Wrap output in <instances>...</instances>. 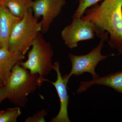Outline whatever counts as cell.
Returning a JSON list of instances; mask_svg holds the SVG:
<instances>
[{
    "label": "cell",
    "instance_id": "6da1fadb",
    "mask_svg": "<svg viewBox=\"0 0 122 122\" xmlns=\"http://www.w3.org/2000/svg\"><path fill=\"white\" fill-rule=\"evenodd\" d=\"M82 18L93 23L97 37L107 32L109 46L122 55V0H103L87 9Z\"/></svg>",
    "mask_w": 122,
    "mask_h": 122
},
{
    "label": "cell",
    "instance_id": "7a4b0ae2",
    "mask_svg": "<svg viewBox=\"0 0 122 122\" xmlns=\"http://www.w3.org/2000/svg\"><path fill=\"white\" fill-rule=\"evenodd\" d=\"M18 63L13 67L5 87L7 98L20 107H24L28 102V96L41 86L38 74H31L29 70Z\"/></svg>",
    "mask_w": 122,
    "mask_h": 122
},
{
    "label": "cell",
    "instance_id": "3957f363",
    "mask_svg": "<svg viewBox=\"0 0 122 122\" xmlns=\"http://www.w3.org/2000/svg\"><path fill=\"white\" fill-rule=\"evenodd\" d=\"M34 15L32 8L29 10L13 30L9 41L8 49L12 52L25 55L34 40L41 32L42 24Z\"/></svg>",
    "mask_w": 122,
    "mask_h": 122
},
{
    "label": "cell",
    "instance_id": "277c9868",
    "mask_svg": "<svg viewBox=\"0 0 122 122\" xmlns=\"http://www.w3.org/2000/svg\"><path fill=\"white\" fill-rule=\"evenodd\" d=\"M28 51V59L20 62L22 67L29 70L31 74H38L41 83L45 81V76L54 70L52 58L54 55L51 44L45 41L39 33Z\"/></svg>",
    "mask_w": 122,
    "mask_h": 122
},
{
    "label": "cell",
    "instance_id": "5b68a950",
    "mask_svg": "<svg viewBox=\"0 0 122 122\" xmlns=\"http://www.w3.org/2000/svg\"><path fill=\"white\" fill-rule=\"evenodd\" d=\"M108 33L105 32L100 37V40L98 45L93 48L91 52L84 55H77L70 53L68 57L72 63V69L68 74L62 76L63 79L68 84L70 78L73 75L79 76L84 73H89L93 77L96 78L99 75L96 74L95 69L98 63L108 57L114 56V54L103 55L102 51L105 41H109Z\"/></svg>",
    "mask_w": 122,
    "mask_h": 122
},
{
    "label": "cell",
    "instance_id": "8992f818",
    "mask_svg": "<svg viewBox=\"0 0 122 122\" xmlns=\"http://www.w3.org/2000/svg\"><path fill=\"white\" fill-rule=\"evenodd\" d=\"M71 23L61 32L62 39L70 49L76 48L78 42L93 39L96 36L94 24L82 17L72 18Z\"/></svg>",
    "mask_w": 122,
    "mask_h": 122
},
{
    "label": "cell",
    "instance_id": "52a82bcc",
    "mask_svg": "<svg viewBox=\"0 0 122 122\" xmlns=\"http://www.w3.org/2000/svg\"><path fill=\"white\" fill-rule=\"evenodd\" d=\"M66 0H35L31 8L37 18L42 17L41 32L49 31L51 24L61 12L66 4Z\"/></svg>",
    "mask_w": 122,
    "mask_h": 122
},
{
    "label": "cell",
    "instance_id": "ba28073f",
    "mask_svg": "<svg viewBox=\"0 0 122 122\" xmlns=\"http://www.w3.org/2000/svg\"><path fill=\"white\" fill-rule=\"evenodd\" d=\"M54 70L57 74V79L55 82H51L45 79V81L49 82L55 87L59 97L60 108L58 114L51 120V122H70L68 114V106L69 96L67 91V83L63 79L60 71V64L56 61L53 64Z\"/></svg>",
    "mask_w": 122,
    "mask_h": 122
},
{
    "label": "cell",
    "instance_id": "9c48e42d",
    "mask_svg": "<svg viewBox=\"0 0 122 122\" xmlns=\"http://www.w3.org/2000/svg\"><path fill=\"white\" fill-rule=\"evenodd\" d=\"M25 59V55L12 52L8 48H0V80L5 86L15 65Z\"/></svg>",
    "mask_w": 122,
    "mask_h": 122
},
{
    "label": "cell",
    "instance_id": "30bf717a",
    "mask_svg": "<svg viewBox=\"0 0 122 122\" xmlns=\"http://www.w3.org/2000/svg\"><path fill=\"white\" fill-rule=\"evenodd\" d=\"M21 20L3 5H0V48H8L10 35L15 25Z\"/></svg>",
    "mask_w": 122,
    "mask_h": 122
},
{
    "label": "cell",
    "instance_id": "8fae6325",
    "mask_svg": "<svg viewBox=\"0 0 122 122\" xmlns=\"http://www.w3.org/2000/svg\"><path fill=\"white\" fill-rule=\"evenodd\" d=\"M94 85L108 86L122 94V71L112 73L103 77L99 76L97 78L92 79L90 81H81L78 91L79 93H83Z\"/></svg>",
    "mask_w": 122,
    "mask_h": 122
},
{
    "label": "cell",
    "instance_id": "7c38bea8",
    "mask_svg": "<svg viewBox=\"0 0 122 122\" xmlns=\"http://www.w3.org/2000/svg\"><path fill=\"white\" fill-rule=\"evenodd\" d=\"M32 0H2V4L16 16L22 19L31 8Z\"/></svg>",
    "mask_w": 122,
    "mask_h": 122
},
{
    "label": "cell",
    "instance_id": "4fadbf2b",
    "mask_svg": "<svg viewBox=\"0 0 122 122\" xmlns=\"http://www.w3.org/2000/svg\"><path fill=\"white\" fill-rule=\"evenodd\" d=\"M21 114L20 107H16L9 108L0 116V122H16L17 119Z\"/></svg>",
    "mask_w": 122,
    "mask_h": 122
},
{
    "label": "cell",
    "instance_id": "5bb4252c",
    "mask_svg": "<svg viewBox=\"0 0 122 122\" xmlns=\"http://www.w3.org/2000/svg\"><path fill=\"white\" fill-rule=\"evenodd\" d=\"M102 0H78L79 4L72 18L82 17L87 9Z\"/></svg>",
    "mask_w": 122,
    "mask_h": 122
},
{
    "label": "cell",
    "instance_id": "9a60e30c",
    "mask_svg": "<svg viewBox=\"0 0 122 122\" xmlns=\"http://www.w3.org/2000/svg\"><path fill=\"white\" fill-rule=\"evenodd\" d=\"M47 113L46 110H42L38 111L32 116L26 118L25 120V122H45V117L47 115Z\"/></svg>",
    "mask_w": 122,
    "mask_h": 122
},
{
    "label": "cell",
    "instance_id": "2e32d148",
    "mask_svg": "<svg viewBox=\"0 0 122 122\" xmlns=\"http://www.w3.org/2000/svg\"><path fill=\"white\" fill-rule=\"evenodd\" d=\"M8 97V92L5 86L0 87V104Z\"/></svg>",
    "mask_w": 122,
    "mask_h": 122
},
{
    "label": "cell",
    "instance_id": "e0dca14e",
    "mask_svg": "<svg viewBox=\"0 0 122 122\" xmlns=\"http://www.w3.org/2000/svg\"><path fill=\"white\" fill-rule=\"evenodd\" d=\"M2 86H4V84H3V83H2V82H1V81L0 80V87Z\"/></svg>",
    "mask_w": 122,
    "mask_h": 122
},
{
    "label": "cell",
    "instance_id": "ac0fdd59",
    "mask_svg": "<svg viewBox=\"0 0 122 122\" xmlns=\"http://www.w3.org/2000/svg\"><path fill=\"white\" fill-rule=\"evenodd\" d=\"M4 111H0V116L1 115V114L3 113Z\"/></svg>",
    "mask_w": 122,
    "mask_h": 122
},
{
    "label": "cell",
    "instance_id": "d6986e66",
    "mask_svg": "<svg viewBox=\"0 0 122 122\" xmlns=\"http://www.w3.org/2000/svg\"><path fill=\"white\" fill-rule=\"evenodd\" d=\"M2 4V0H0V5Z\"/></svg>",
    "mask_w": 122,
    "mask_h": 122
}]
</instances>
